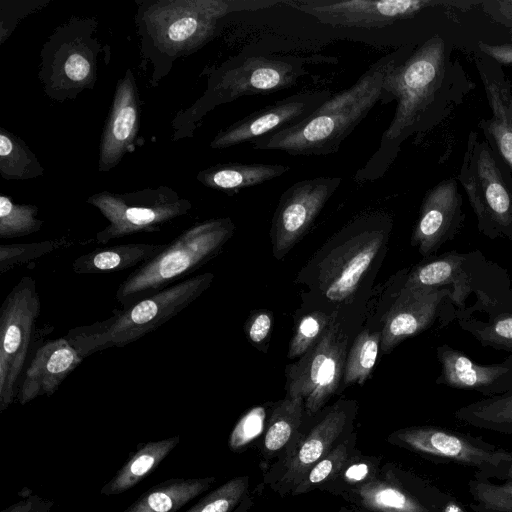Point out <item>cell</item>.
Returning a JSON list of instances; mask_svg holds the SVG:
<instances>
[{"label": "cell", "mask_w": 512, "mask_h": 512, "mask_svg": "<svg viewBox=\"0 0 512 512\" xmlns=\"http://www.w3.org/2000/svg\"><path fill=\"white\" fill-rule=\"evenodd\" d=\"M473 87L440 35L432 36L409 52L384 78L379 102L387 104L396 100L395 113L379 148L356 173L355 179L367 182L381 178L408 137L440 123Z\"/></svg>", "instance_id": "cell-1"}, {"label": "cell", "mask_w": 512, "mask_h": 512, "mask_svg": "<svg viewBox=\"0 0 512 512\" xmlns=\"http://www.w3.org/2000/svg\"><path fill=\"white\" fill-rule=\"evenodd\" d=\"M138 3L135 22L142 57L151 63L156 86L173 62L188 56L215 36L219 22L239 11L282 4V0H151Z\"/></svg>", "instance_id": "cell-2"}, {"label": "cell", "mask_w": 512, "mask_h": 512, "mask_svg": "<svg viewBox=\"0 0 512 512\" xmlns=\"http://www.w3.org/2000/svg\"><path fill=\"white\" fill-rule=\"evenodd\" d=\"M409 50L400 48L382 56L352 86L332 94L310 116L251 141L252 148L303 156L337 152L342 142L380 101L386 74Z\"/></svg>", "instance_id": "cell-3"}, {"label": "cell", "mask_w": 512, "mask_h": 512, "mask_svg": "<svg viewBox=\"0 0 512 512\" xmlns=\"http://www.w3.org/2000/svg\"><path fill=\"white\" fill-rule=\"evenodd\" d=\"M213 279L212 273L191 276L128 307L115 309L104 320L75 327L65 337L83 358L124 347L186 309L210 287Z\"/></svg>", "instance_id": "cell-4"}, {"label": "cell", "mask_w": 512, "mask_h": 512, "mask_svg": "<svg viewBox=\"0 0 512 512\" xmlns=\"http://www.w3.org/2000/svg\"><path fill=\"white\" fill-rule=\"evenodd\" d=\"M306 73L304 61L296 56H240L231 59L209 73L203 95L174 118V139L191 137L200 120L216 106L240 97L288 89Z\"/></svg>", "instance_id": "cell-5"}, {"label": "cell", "mask_w": 512, "mask_h": 512, "mask_svg": "<svg viewBox=\"0 0 512 512\" xmlns=\"http://www.w3.org/2000/svg\"><path fill=\"white\" fill-rule=\"evenodd\" d=\"M233 232L230 218L210 219L191 226L122 281L115 294L117 302L125 308L180 282L212 259Z\"/></svg>", "instance_id": "cell-6"}, {"label": "cell", "mask_w": 512, "mask_h": 512, "mask_svg": "<svg viewBox=\"0 0 512 512\" xmlns=\"http://www.w3.org/2000/svg\"><path fill=\"white\" fill-rule=\"evenodd\" d=\"M457 181L464 188L478 230L512 241V170L475 130L469 132Z\"/></svg>", "instance_id": "cell-7"}, {"label": "cell", "mask_w": 512, "mask_h": 512, "mask_svg": "<svg viewBox=\"0 0 512 512\" xmlns=\"http://www.w3.org/2000/svg\"><path fill=\"white\" fill-rule=\"evenodd\" d=\"M97 26L93 17L72 16L47 39L40 53L39 79L49 98L63 102L94 88L98 58L104 52Z\"/></svg>", "instance_id": "cell-8"}, {"label": "cell", "mask_w": 512, "mask_h": 512, "mask_svg": "<svg viewBox=\"0 0 512 512\" xmlns=\"http://www.w3.org/2000/svg\"><path fill=\"white\" fill-rule=\"evenodd\" d=\"M41 300L36 281L24 276L4 299L0 311V412L18 395L21 376L36 340Z\"/></svg>", "instance_id": "cell-9"}, {"label": "cell", "mask_w": 512, "mask_h": 512, "mask_svg": "<svg viewBox=\"0 0 512 512\" xmlns=\"http://www.w3.org/2000/svg\"><path fill=\"white\" fill-rule=\"evenodd\" d=\"M86 202L108 220V225L96 234V242L100 244L140 232L159 231L192 208L188 199L167 186L126 193L102 191L88 197Z\"/></svg>", "instance_id": "cell-10"}, {"label": "cell", "mask_w": 512, "mask_h": 512, "mask_svg": "<svg viewBox=\"0 0 512 512\" xmlns=\"http://www.w3.org/2000/svg\"><path fill=\"white\" fill-rule=\"evenodd\" d=\"M507 285L505 270L480 251H450L426 260L411 270L403 283L405 288L448 289L455 309L465 308L472 293L493 292Z\"/></svg>", "instance_id": "cell-11"}, {"label": "cell", "mask_w": 512, "mask_h": 512, "mask_svg": "<svg viewBox=\"0 0 512 512\" xmlns=\"http://www.w3.org/2000/svg\"><path fill=\"white\" fill-rule=\"evenodd\" d=\"M387 442L428 458L473 467L477 469L475 477L483 479L495 478L512 459V451L437 426L402 428L392 432Z\"/></svg>", "instance_id": "cell-12"}, {"label": "cell", "mask_w": 512, "mask_h": 512, "mask_svg": "<svg viewBox=\"0 0 512 512\" xmlns=\"http://www.w3.org/2000/svg\"><path fill=\"white\" fill-rule=\"evenodd\" d=\"M353 414L342 402L331 407L298 437L264 474L263 482L281 497L289 495L306 473L352 432Z\"/></svg>", "instance_id": "cell-13"}, {"label": "cell", "mask_w": 512, "mask_h": 512, "mask_svg": "<svg viewBox=\"0 0 512 512\" xmlns=\"http://www.w3.org/2000/svg\"><path fill=\"white\" fill-rule=\"evenodd\" d=\"M347 338L330 321L318 342L295 363L288 374V393L304 400L308 416L318 413L335 393L344 374Z\"/></svg>", "instance_id": "cell-14"}, {"label": "cell", "mask_w": 512, "mask_h": 512, "mask_svg": "<svg viewBox=\"0 0 512 512\" xmlns=\"http://www.w3.org/2000/svg\"><path fill=\"white\" fill-rule=\"evenodd\" d=\"M481 1L453 0H283L282 4L333 27L375 28L414 17L436 6H469Z\"/></svg>", "instance_id": "cell-15"}, {"label": "cell", "mask_w": 512, "mask_h": 512, "mask_svg": "<svg viewBox=\"0 0 512 512\" xmlns=\"http://www.w3.org/2000/svg\"><path fill=\"white\" fill-rule=\"evenodd\" d=\"M341 182L340 177L305 179L282 193L273 218L275 256L285 255L308 231Z\"/></svg>", "instance_id": "cell-16"}, {"label": "cell", "mask_w": 512, "mask_h": 512, "mask_svg": "<svg viewBox=\"0 0 512 512\" xmlns=\"http://www.w3.org/2000/svg\"><path fill=\"white\" fill-rule=\"evenodd\" d=\"M448 289L400 288L388 310L381 331V349L390 352L408 337L430 328L438 319L448 324L455 319V308Z\"/></svg>", "instance_id": "cell-17"}, {"label": "cell", "mask_w": 512, "mask_h": 512, "mask_svg": "<svg viewBox=\"0 0 512 512\" xmlns=\"http://www.w3.org/2000/svg\"><path fill=\"white\" fill-rule=\"evenodd\" d=\"M332 93L329 90L293 94L268 105L220 130L210 143L224 149L251 142L269 133L293 125L310 116Z\"/></svg>", "instance_id": "cell-18"}, {"label": "cell", "mask_w": 512, "mask_h": 512, "mask_svg": "<svg viewBox=\"0 0 512 512\" xmlns=\"http://www.w3.org/2000/svg\"><path fill=\"white\" fill-rule=\"evenodd\" d=\"M462 205L456 178L442 180L425 193L411 237V244L424 258L458 234L465 219Z\"/></svg>", "instance_id": "cell-19"}, {"label": "cell", "mask_w": 512, "mask_h": 512, "mask_svg": "<svg viewBox=\"0 0 512 512\" xmlns=\"http://www.w3.org/2000/svg\"><path fill=\"white\" fill-rule=\"evenodd\" d=\"M140 99L131 69L118 80L113 102L103 128L98 170L107 172L135 148L139 130Z\"/></svg>", "instance_id": "cell-20"}, {"label": "cell", "mask_w": 512, "mask_h": 512, "mask_svg": "<svg viewBox=\"0 0 512 512\" xmlns=\"http://www.w3.org/2000/svg\"><path fill=\"white\" fill-rule=\"evenodd\" d=\"M384 239L380 230L354 235L325 261L320 272L321 288L331 301H343L357 289L363 274L378 253Z\"/></svg>", "instance_id": "cell-21"}, {"label": "cell", "mask_w": 512, "mask_h": 512, "mask_svg": "<svg viewBox=\"0 0 512 512\" xmlns=\"http://www.w3.org/2000/svg\"><path fill=\"white\" fill-rule=\"evenodd\" d=\"M480 80L486 94L491 117L482 118L479 127L491 146L512 170V85L503 66L487 55L474 56Z\"/></svg>", "instance_id": "cell-22"}, {"label": "cell", "mask_w": 512, "mask_h": 512, "mask_svg": "<svg viewBox=\"0 0 512 512\" xmlns=\"http://www.w3.org/2000/svg\"><path fill=\"white\" fill-rule=\"evenodd\" d=\"M440 374L436 384L491 397L512 391V353L502 362L481 364L443 344L436 349Z\"/></svg>", "instance_id": "cell-23"}, {"label": "cell", "mask_w": 512, "mask_h": 512, "mask_svg": "<svg viewBox=\"0 0 512 512\" xmlns=\"http://www.w3.org/2000/svg\"><path fill=\"white\" fill-rule=\"evenodd\" d=\"M475 302L455 309L460 328L470 333L483 347L512 353V288L478 292Z\"/></svg>", "instance_id": "cell-24"}, {"label": "cell", "mask_w": 512, "mask_h": 512, "mask_svg": "<svg viewBox=\"0 0 512 512\" xmlns=\"http://www.w3.org/2000/svg\"><path fill=\"white\" fill-rule=\"evenodd\" d=\"M83 359L66 337L38 346L23 374L17 395L19 403L24 405L37 397L53 395Z\"/></svg>", "instance_id": "cell-25"}, {"label": "cell", "mask_w": 512, "mask_h": 512, "mask_svg": "<svg viewBox=\"0 0 512 512\" xmlns=\"http://www.w3.org/2000/svg\"><path fill=\"white\" fill-rule=\"evenodd\" d=\"M341 498L370 512H438L407 488L388 466L382 467L379 477L344 493Z\"/></svg>", "instance_id": "cell-26"}, {"label": "cell", "mask_w": 512, "mask_h": 512, "mask_svg": "<svg viewBox=\"0 0 512 512\" xmlns=\"http://www.w3.org/2000/svg\"><path fill=\"white\" fill-rule=\"evenodd\" d=\"M304 412V400L300 396L287 395L272 408L259 444L265 471L284 455L298 437Z\"/></svg>", "instance_id": "cell-27"}, {"label": "cell", "mask_w": 512, "mask_h": 512, "mask_svg": "<svg viewBox=\"0 0 512 512\" xmlns=\"http://www.w3.org/2000/svg\"><path fill=\"white\" fill-rule=\"evenodd\" d=\"M168 243H128L97 248L80 255L72 263L76 274H100L140 266L161 253Z\"/></svg>", "instance_id": "cell-28"}, {"label": "cell", "mask_w": 512, "mask_h": 512, "mask_svg": "<svg viewBox=\"0 0 512 512\" xmlns=\"http://www.w3.org/2000/svg\"><path fill=\"white\" fill-rule=\"evenodd\" d=\"M290 166L262 163H225L200 171L196 178L204 186L232 195L241 190L278 178Z\"/></svg>", "instance_id": "cell-29"}, {"label": "cell", "mask_w": 512, "mask_h": 512, "mask_svg": "<svg viewBox=\"0 0 512 512\" xmlns=\"http://www.w3.org/2000/svg\"><path fill=\"white\" fill-rule=\"evenodd\" d=\"M215 481V477L166 480L149 488L123 512H177Z\"/></svg>", "instance_id": "cell-30"}, {"label": "cell", "mask_w": 512, "mask_h": 512, "mask_svg": "<svg viewBox=\"0 0 512 512\" xmlns=\"http://www.w3.org/2000/svg\"><path fill=\"white\" fill-rule=\"evenodd\" d=\"M179 436L143 444L101 489L105 496L121 494L154 471L178 445Z\"/></svg>", "instance_id": "cell-31"}, {"label": "cell", "mask_w": 512, "mask_h": 512, "mask_svg": "<svg viewBox=\"0 0 512 512\" xmlns=\"http://www.w3.org/2000/svg\"><path fill=\"white\" fill-rule=\"evenodd\" d=\"M455 417L476 428L512 435V391L464 405Z\"/></svg>", "instance_id": "cell-32"}, {"label": "cell", "mask_w": 512, "mask_h": 512, "mask_svg": "<svg viewBox=\"0 0 512 512\" xmlns=\"http://www.w3.org/2000/svg\"><path fill=\"white\" fill-rule=\"evenodd\" d=\"M44 168L25 142L0 128V175L6 180L39 177Z\"/></svg>", "instance_id": "cell-33"}, {"label": "cell", "mask_w": 512, "mask_h": 512, "mask_svg": "<svg viewBox=\"0 0 512 512\" xmlns=\"http://www.w3.org/2000/svg\"><path fill=\"white\" fill-rule=\"evenodd\" d=\"M356 434L352 433L320 459L292 489L291 496H299L320 488L330 481L343 466L359 452Z\"/></svg>", "instance_id": "cell-34"}, {"label": "cell", "mask_w": 512, "mask_h": 512, "mask_svg": "<svg viewBox=\"0 0 512 512\" xmlns=\"http://www.w3.org/2000/svg\"><path fill=\"white\" fill-rule=\"evenodd\" d=\"M381 472L380 457L363 455L359 451L320 490L341 497L344 493L376 479Z\"/></svg>", "instance_id": "cell-35"}, {"label": "cell", "mask_w": 512, "mask_h": 512, "mask_svg": "<svg viewBox=\"0 0 512 512\" xmlns=\"http://www.w3.org/2000/svg\"><path fill=\"white\" fill-rule=\"evenodd\" d=\"M380 340L381 332L368 330H363L355 338L345 362V385H362L366 381L376 363Z\"/></svg>", "instance_id": "cell-36"}, {"label": "cell", "mask_w": 512, "mask_h": 512, "mask_svg": "<svg viewBox=\"0 0 512 512\" xmlns=\"http://www.w3.org/2000/svg\"><path fill=\"white\" fill-rule=\"evenodd\" d=\"M38 207L14 203L8 196H0V237L12 239L40 231L44 221L38 219Z\"/></svg>", "instance_id": "cell-37"}, {"label": "cell", "mask_w": 512, "mask_h": 512, "mask_svg": "<svg viewBox=\"0 0 512 512\" xmlns=\"http://www.w3.org/2000/svg\"><path fill=\"white\" fill-rule=\"evenodd\" d=\"M471 508L476 512H512V479L495 484L475 477L468 483Z\"/></svg>", "instance_id": "cell-38"}, {"label": "cell", "mask_w": 512, "mask_h": 512, "mask_svg": "<svg viewBox=\"0 0 512 512\" xmlns=\"http://www.w3.org/2000/svg\"><path fill=\"white\" fill-rule=\"evenodd\" d=\"M249 477L232 478L214 489L185 512H233L248 496Z\"/></svg>", "instance_id": "cell-39"}, {"label": "cell", "mask_w": 512, "mask_h": 512, "mask_svg": "<svg viewBox=\"0 0 512 512\" xmlns=\"http://www.w3.org/2000/svg\"><path fill=\"white\" fill-rule=\"evenodd\" d=\"M65 240H45L33 243H12L0 246V275L37 260L63 247Z\"/></svg>", "instance_id": "cell-40"}, {"label": "cell", "mask_w": 512, "mask_h": 512, "mask_svg": "<svg viewBox=\"0 0 512 512\" xmlns=\"http://www.w3.org/2000/svg\"><path fill=\"white\" fill-rule=\"evenodd\" d=\"M329 323L328 317L319 311L302 317L290 341L288 357H302L318 342Z\"/></svg>", "instance_id": "cell-41"}, {"label": "cell", "mask_w": 512, "mask_h": 512, "mask_svg": "<svg viewBox=\"0 0 512 512\" xmlns=\"http://www.w3.org/2000/svg\"><path fill=\"white\" fill-rule=\"evenodd\" d=\"M266 410L255 407L247 412L235 425L229 437V447L232 451L240 452L264 432Z\"/></svg>", "instance_id": "cell-42"}, {"label": "cell", "mask_w": 512, "mask_h": 512, "mask_svg": "<svg viewBox=\"0 0 512 512\" xmlns=\"http://www.w3.org/2000/svg\"><path fill=\"white\" fill-rule=\"evenodd\" d=\"M50 0H25L0 2V44L2 45L14 31L18 21L45 7Z\"/></svg>", "instance_id": "cell-43"}, {"label": "cell", "mask_w": 512, "mask_h": 512, "mask_svg": "<svg viewBox=\"0 0 512 512\" xmlns=\"http://www.w3.org/2000/svg\"><path fill=\"white\" fill-rule=\"evenodd\" d=\"M480 5L490 18L512 30V0L481 1Z\"/></svg>", "instance_id": "cell-44"}, {"label": "cell", "mask_w": 512, "mask_h": 512, "mask_svg": "<svg viewBox=\"0 0 512 512\" xmlns=\"http://www.w3.org/2000/svg\"><path fill=\"white\" fill-rule=\"evenodd\" d=\"M272 326L271 315L267 312H258L253 315L247 324V334L254 343L263 342L269 335Z\"/></svg>", "instance_id": "cell-45"}, {"label": "cell", "mask_w": 512, "mask_h": 512, "mask_svg": "<svg viewBox=\"0 0 512 512\" xmlns=\"http://www.w3.org/2000/svg\"><path fill=\"white\" fill-rule=\"evenodd\" d=\"M478 51L492 58L501 66H512V43L488 44L486 42L479 41Z\"/></svg>", "instance_id": "cell-46"}, {"label": "cell", "mask_w": 512, "mask_h": 512, "mask_svg": "<svg viewBox=\"0 0 512 512\" xmlns=\"http://www.w3.org/2000/svg\"><path fill=\"white\" fill-rule=\"evenodd\" d=\"M51 505L50 502L44 501L37 496H31L3 512H49Z\"/></svg>", "instance_id": "cell-47"}, {"label": "cell", "mask_w": 512, "mask_h": 512, "mask_svg": "<svg viewBox=\"0 0 512 512\" xmlns=\"http://www.w3.org/2000/svg\"><path fill=\"white\" fill-rule=\"evenodd\" d=\"M495 478L498 480L512 479V459L501 469V471L495 476Z\"/></svg>", "instance_id": "cell-48"}, {"label": "cell", "mask_w": 512, "mask_h": 512, "mask_svg": "<svg viewBox=\"0 0 512 512\" xmlns=\"http://www.w3.org/2000/svg\"><path fill=\"white\" fill-rule=\"evenodd\" d=\"M252 505L253 501L248 495L233 512H247Z\"/></svg>", "instance_id": "cell-49"}, {"label": "cell", "mask_w": 512, "mask_h": 512, "mask_svg": "<svg viewBox=\"0 0 512 512\" xmlns=\"http://www.w3.org/2000/svg\"><path fill=\"white\" fill-rule=\"evenodd\" d=\"M443 512H464V511L461 509V507L458 504L448 501L447 504L445 505V507L443 508Z\"/></svg>", "instance_id": "cell-50"}, {"label": "cell", "mask_w": 512, "mask_h": 512, "mask_svg": "<svg viewBox=\"0 0 512 512\" xmlns=\"http://www.w3.org/2000/svg\"><path fill=\"white\" fill-rule=\"evenodd\" d=\"M339 512H354V511L348 510L347 508L343 507L340 509Z\"/></svg>", "instance_id": "cell-51"}]
</instances>
